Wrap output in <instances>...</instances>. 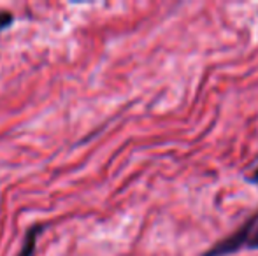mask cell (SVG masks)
Instances as JSON below:
<instances>
[{
	"mask_svg": "<svg viewBox=\"0 0 258 256\" xmlns=\"http://www.w3.org/2000/svg\"><path fill=\"white\" fill-rule=\"evenodd\" d=\"M258 221V214H255L253 218H249L237 232H234L232 235H228L227 239H223L221 242L214 244L209 251H206L204 256H227L235 253L237 249H241L242 246H248L249 239H251V233L255 230V225Z\"/></svg>",
	"mask_w": 258,
	"mask_h": 256,
	"instance_id": "obj_1",
	"label": "cell"
},
{
	"mask_svg": "<svg viewBox=\"0 0 258 256\" xmlns=\"http://www.w3.org/2000/svg\"><path fill=\"white\" fill-rule=\"evenodd\" d=\"M42 230V226H34L30 228V232L27 233V240H25V246L21 249V256H32V251H34V246H35V237L37 233Z\"/></svg>",
	"mask_w": 258,
	"mask_h": 256,
	"instance_id": "obj_2",
	"label": "cell"
},
{
	"mask_svg": "<svg viewBox=\"0 0 258 256\" xmlns=\"http://www.w3.org/2000/svg\"><path fill=\"white\" fill-rule=\"evenodd\" d=\"M13 23V16H11V13H0V30H4L6 27H9V25Z\"/></svg>",
	"mask_w": 258,
	"mask_h": 256,
	"instance_id": "obj_3",
	"label": "cell"
},
{
	"mask_svg": "<svg viewBox=\"0 0 258 256\" xmlns=\"http://www.w3.org/2000/svg\"><path fill=\"white\" fill-rule=\"evenodd\" d=\"M248 247L249 249H258V228L253 232L251 239H249V242H248Z\"/></svg>",
	"mask_w": 258,
	"mask_h": 256,
	"instance_id": "obj_4",
	"label": "cell"
},
{
	"mask_svg": "<svg viewBox=\"0 0 258 256\" xmlns=\"http://www.w3.org/2000/svg\"><path fill=\"white\" fill-rule=\"evenodd\" d=\"M249 179H251L253 183H256V185H258V168H256V170H255V174H253V176H251V178H249Z\"/></svg>",
	"mask_w": 258,
	"mask_h": 256,
	"instance_id": "obj_5",
	"label": "cell"
}]
</instances>
